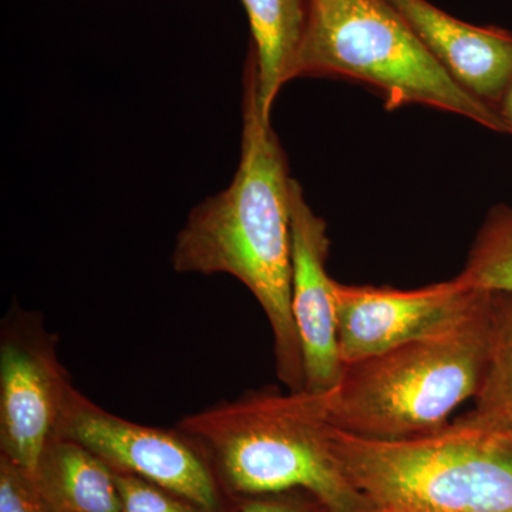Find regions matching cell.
I'll list each match as a JSON object with an SVG mask.
<instances>
[{"label": "cell", "instance_id": "1", "mask_svg": "<svg viewBox=\"0 0 512 512\" xmlns=\"http://www.w3.org/2000/svg\"><path fill=\"white\" fill-rule=\"evenodd\" d=\"M241 160L228 188L198 204L178 232V274H227L247 286L274 333L276 373L291 392L305 387L292 312V181L271 120L262 117L254 62L244 70Z\"/></svg>", "mask_w": 512, "mask_h": 512}, {"label": "cell", "instance_id": "2", "mask_svg": "<svg viewBox=\"0 0 512 512\" xmlns=\"http://www.w3.org/2000/svg\"><path fill=\"white\" fill-rule=\"evenodd\" d=\"M235 500L305 491L328 512H375L333 448L329 392L252 390L177 421Z\"/></svg>", "mask_w": 512, "mask_h": 512}, {"label": "cell", "instance_id": "3", "mask_svg": "<svg viewBox=\"0 0 512 512\" xmlns=\"http://www.w3.org/2000/svg\"><path fill=\"white\" fill-rule=\"evenodd\" d=\"M493 293L461 318L379 355L343 365L329 392L333 426L362 439L396 441L436 433L483 383L493 339Z\"/></svg>", "mask_w": 512, "mask_h": 512}, {"label": "cell", "instance_id": "4", "mask_svg": "<svg viewBox=\"0 0 512 512\" xmlns=\"http://www.w3.org/2000/svg\"><path fill=\"white\" fill-rule=\"evenodd\" d=\"M333 448L375 512H512V441L447 424L414 439L333 430Z\"/></svg>", "mask_w": 512, "mask_h": 512}, {"label": "cell", "instance_id": "5", "mask_svg": "<svg viewBox=\"0 0 512 512\" xmlns=\"http://www.w3.org/2000/svg\"><path fill=\"white\" fill-rule=\"evenodd\" d=\"M313 76L365 83L389 110L423 104L507 134L500 114L461 87L386 0H309L296 79Z\"/></svg>", "mask_w": 512, "mask_h": 512}, {"label": "cell", "instance_id": "6", "mask_svg": "<svg viewBox=\"0 0 512 512\" xmlns=\"http://www.w3.org/2000/svg\"><path fill=\"white\" fill-rule=\"evenodd\" d=\"M56 436L89 448L116 473L133 474L187 498L210 512H224L225 491L200 444L184 431L143 426L107 412L70 386Z\"/></svg>", "mask_w": 512, "mask_h": 512}, {"label": "cell", "instance_id": "7", "mask_svg": "<svg viewBox=\"0 0 512 512\" xmlns=\"http://www.w3.org/2000/svg\"><path fill=\"white\" fill-rule=\"evenodd\" d=\"M70 386L42 318L13 309L0 335V456L35 476Z\"/></svg>", "mask_w": 512, "mask_h": 512}, {"label": "cell", "instance_id": "8", "mask_svg": "<svg viewBox=\"0 0 512 512\" xmlns=\"http://www.w3.org/2000/svg\"><path fill=\"white\" fill-rule=\"evenodd\" d=\"M483 291L458 281L419 289L333 282L336 339L342 365L429 335L470 311Z\"/></svg>", "mask_w": 512, "mask_h": 512}, {"label": "cell", "instance_id": "9", "mask_svg": "<svg viewBox=\"0 0 512 512\" xmlns=\"http://www.w3.org/2000/svg\"><path fill=\"white\" fill-rule=\"evenodd\" d=\"M292 312L301 340L305 387L309 392L335 389L343 365L336 339L333 282L326 271L329 254L328 227L292 181Z\"/></svg>", "mask_w": 512, "mask_h": 512}, {"label": "cell", "instance_id": "10", "mask_svg": "<svg viewBox=\"0 0 512 512\" xmlns=\"http://www.w3.org/2000/svg\"><path fill=\"white\" fill-rule=\"evenodd\" d=\"M386 2L461 87L497 111L512 80V33L468 25L427 0Z\"/></svg>", "mask_w": 512, "mask_h": 512}, {"label": "cell", "instance_id": "11", "mask_svg": "<svg viewBox=\"0 0 512 512\" xmlns=\"http://www.w3.org/2000/svg\"><path fill=\"white\" fill-rule=\"evenodd\" d=\"M251 26L248 55L254 62L262 117L271 120L282 87L296 79L308 28L309 0H241Z\"/></svg>", "mask_w": 512, "mask_h": 512}, {"label": "cell", "instance_id": "12", "mask_svg": "<svg viewBox=\"0 0 512 512\" xmlns=\"http://www.w3.org/2000/svg\"><path fill=\"white\" fill-rule=\"evenodd\" d=\"M33 477L55 512H120L116 473L77 441L53 437Z\"/></svg>", "mask_w": 512, "mask_h": 512}, {"label": "cell", "instance_id": "13", "mask_svg": "<svg viewBox=\"0 0 512 512\" xmlns=\"http://www.w3.org/2000/svg\"><path fill=\"white\" fill-rule=\"evenodd\" d=\"M490 359L474 409L458 419L512 441V295L493 293Z\"/></svg>", "mask_w": 512, "mask_h": 512}, {"label": "cell", "instance_id": "14", "mask_svg": "<svg viewBox=\"0 0 512 512\" xmlns=\"http://www.w3.org/2000/svg\"><path fill=\"white\" fill-rule=\"evenodd\" d=\"M458 281L471 291L512 295V208L488 212Z\"/></svg>", "mask_w": 512, "mask_h": 512}, {"label": "cell", "instance_id": "15", "mask_svg": "<svg viewBox=\"0 0 512 512\" xmlns=\"http://www.w3.org/2000/svg\"><path fill=\"white\" fill-rule=\"evenodd\" d=\"M116 481L120 512H210L181 495L133 474L116 473Z\"/></svg>", "mask_w": 512, "mask_h": 512}, {"label": "cell", "instance_id": "16", "mask_svg": "<svg viewBox=\"0 0 512 512\" xmlns=\"http://www.w3.org/2000/svg\"><path fill=\"white\" fill-rule=\"evenodd\" d=\"M0 512H55L35 477L0 456Z\"/></svg>", "mask_w": 512, "mask_h": 512}, {"label": "cell", "instance_id": "17", "mask_svg": "<svg viewBox=\"0 0 512 512\" xmlns=\"http://www.w3.org/2000/svg\"><path fill=\"white\" fill-rule=\"evenodd\" d=\"M237 501V512H328L313 495L305 491L256 495Z\"/></svg>", "mask_w": 512, "mask_h": 512}, {"label": "cell", "instance_id": "18", "mask_svg": "<svg viewBox=\"0 0 512 512\" xmlns=\"http://www.w3.org/2000/svg\"><path fill=\"white\" fill-rule=\"evenodd\" d=\"M497 111L501 120H503L507 134H512V80L508 84L507 90H505L503 99L498 104Z\"/></svg>", "mask_w": 512, "mask_h": 512}]
</instances>
